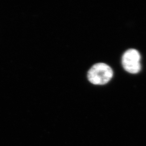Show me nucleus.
Wrapping results in <instances>:
<instances>
[{"label": "nucleus", "mask_w": 146, "mask_h": 146, "mask_svg": "<svg viewBox=\"0 0 146 146\" xmlns=\"http://www.w3.org/2000/svg\"><path fill=\"white\" fill-rule=\"evenodd\" d=\"M113 72L111 68L106 64H95L88 70V79L95 85H105L112 79Z\"/></svg>", "instance_id": "f257e3e1"}, {"label": "nucleus", "mask_w": 146, "mask_h": 146, "mask_svg": "<svg viewBox=\"0 0 146 146\" xmlns=\"http://www.w3.org/2000/svg\"><path fill=\"white\" fill-rule=\"evenodd\" d=\"M141 55L137 50L130 49L124 52L122 57V64L124 70L131 74L140 72Z\"/></svg>", "instance_id": "f03ea898"}]
</instances>
